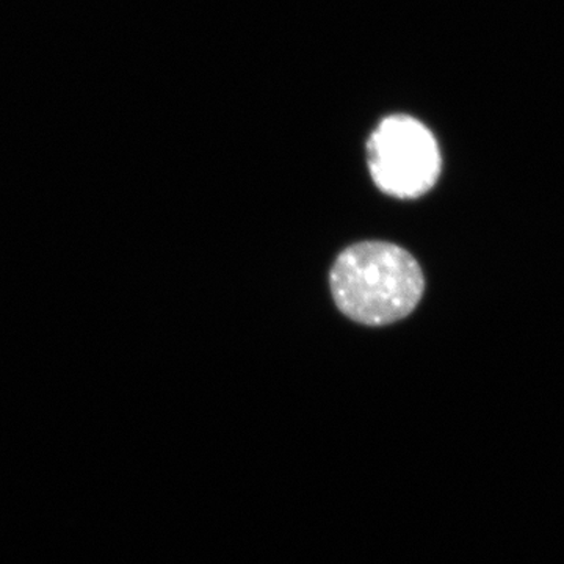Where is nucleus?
<instances>
[{
	"label": "nucleus",
	"mask_w": 564,
	"mask_h": 564,
	"mask_svg": "<svg viewBox=\"0 0 564 564\" xmlns=\"http://www.w3.org/2000/svg\"><path fill=\"white\" fill-rule=\"evenodd\" d=\"M337 307L351 321L380 326L402 321L421 302L425 280L417 261L388 242H362L336 259L329 276Z\"/></svg>",
	"instance_id": "1"
},
{
	"label": "nucleus",
	"mask_w": 564,
	"mask_h": 564,
	"mask_svg": "<svg viewBox=\"0 0 564 564\" xmlns=\"http://www.w3.org/2000/svg\"><path fill=\"white\" fill-rule=\"evenodd\" d=\"M377 187L400 199L421 198L440 180L441 151L432 131L408 115L386 117L367 141Z\"/></svg>",
	"instance_id": "2"
}]
</instances>
